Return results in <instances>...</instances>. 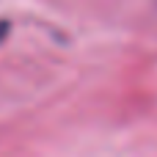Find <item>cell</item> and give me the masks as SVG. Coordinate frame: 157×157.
<instances>
[{
  "instance_id": "cell-1",
  "label": "cell",
  "mask_w": 157,
  "mask_h": 157,
  "mask_svg": "<svg viewBox=\"0 0 157 157\" xmlns=\"http://www.w3.org/2000/svg\"><path fill=\"white\" fill-rule=\"evenodd\" d=\"M3 36H6V25L0 22V41H3Z\"/></svg>"
}]
</instances>
